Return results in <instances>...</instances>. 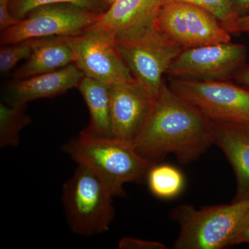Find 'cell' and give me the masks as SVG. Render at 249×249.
Instances as JSON below:
<instances>
[{
    "mask_svg": "<svg viewBox=\"0 0 249 249\" xmlns=\"http://www.w3.org/2000/svg\"><path fill=\"white\" fill-rule=\"evenodd\" d=\"M19 20L10 11L9 0H0V31H4L13 27Z\"/></svg>",
    "mask_w": 249,
    "mask_h": 249,
    "instance_id": "603a6c76",
    "label": "cell"
},
{
    "mask_svg": "<svg viewBox=\"0 0 249 249\" xmlns=\"http://www.w3.org/2000/svg\"><path fill=\"white\" fill-rule=\"evenodd\" d=\"M153 24L159 32L182 49L231 42V34L213 15L181 0H161Z\"/></svg>",
    "mask_w": 249,
    "mask_h": 249,
    "instance_id": "8992f818",
    "label": "cell"
},
{
    "mask_svg": "<svg viewBox=\"0 0 249 249\" xmlns=\"http://www.w3.org/2000/svg\"><path fill=\"white\" fill-rule=\"evenodd\" d=\"M33 51L32 40L17 43L1 45L0 48V72L7 74L18 66L20 62L27 60Z\"/></svg>",
    "mask_w": 249,
    "mask_h": 249,
    "instance_id": "44dd1931",
    "label": "cell"
},
{
    "mask_svg": "<svg viewBox=\"0 0 249 249\" xmlns=\"http://www.w3.org/2000/svg\"></svg>",
    "mask_w": 249,
    "mask_h": 249,
    "instance_id": "f1b7e54d",
    "label": "cell"
},
{
    "mask_svg": "<svg viewBox=\"0 0 249 249\" xmlns=\"http://www.w3.org/2000/svg\"><path fill=\"white\" fill-rule=\"evenodd\" d=\"M52 4H70L102 14L109 6L105 0H9L10 11L18 19H22L33 10Z\"/></svg>",
    "mask_w": 249,
    "mask_h": 249,
    "instance_id": "d6986e66",
    "label": "cell"
},
{
    "mask_svg": "<svg viewBox=\"0 0 249 249\" xmlns=\"http://www.w3.org/2000/svg\"><path fill=\"white\" fill-rule=\"evenodd\" d=\"M120 249H165L163 244L156 241L141 240L135 237H125L119 241Z\"/></svg>",
    "mask_w": 249,
    "mask_h": 249,
    "instance_id": "7402d4cb",
    "label": "cell"
},
{
    "mask_svg": "<svg viewBox=\"0 0 249 249\" xmlns=\"http://www.w3.org/2000/svg\"><path fill=\"white\" fill-rule=\"evenodd\" d=\"M234 77L237 81L242 84L246 85L249 88V67L241 69L234 75Z\"/></svg>",
    "mask_w": 249,
    "mask_h": 249,
    "instance_id": "484cf974",
    "label": "cell"
},
{
    "mask_svg": "<svg viewBox=\"0 0 249 249\" xmlns=\"http://www.w3.org/2000/svg\"><path fill=\"white\" fill-rule=\"evenodd\" d=\"M169 86L214 123L249 124V89L224 80L180 78Z\"/></svg>",
    "mask_w": 249,
    "mask_h": 249,
    "instance_id": "52a82bcc",
    "label": "cell"
},
{
    "mask_svg": "<svg viewBox=\"0 0 249 249\" xmlns=\"http://www.w3.org/2000/svg\"><path fill=\"white\" fill-rule=\"evenodd\" d=\"M247 53L245 46L231 42L183 49L166 73L173 78L224 80L241 70Z\"/></svg>",
    "mask_w": 249,
    "mask_h": 249,
    "instance_id": "30bf717a",
    "label": "cell"
},
{
    "mask_svg": "<svg viewBox=\"0 0 249 249\" xmlns=\"http://www.w3.org/2000/svg\"><path fill=\"white\" fill-rule=\"evenodd\" d=\"M237 34L247 33L249 34V15L240 16L237 22Z\"/></svg>",
    "mask_w": 249,
    "mask_h": 249,
    "instance_id": "d4e9b609",
    "label": "cell"
},
{
    "mask_svg": "<svg viewBox=\"0 0 249 249\" xmlns=\"http://www.w3.org/2000/svg\"><path fill=\"white\" fill-rule=\"evenodd\" d=\"M147 175L149 188L157 197H174L181 193L184 186L182 173L172 165H152Z\"/></svg>",
    "mask_w": 249,
    "mask_h": 249,
    "instance_id": "e0dca14e",
    "label": "cell"
},
{
    "mask_svg": "<svg viewBox=\"0 0 249 249\" xmlns=\"http://www.w3.org/2000/svg\"><path fill=\"white\" fill-rule=\"evenodd\" d=\"M30 56L13 71V79L19 80L60 70L74 63V55L66 37L34 39Z\"/></svg>",
    "mask_w": 249,
    "mask_h": 249,
    "instance_id": "5bb4252c",
    "label": "cell"
},
{
    "mask_svg": "<svg viewBox=\"0 0 249 249\" xmlns=\"http://www.w3.org/2000/svg\"><path fill=\"white\" fill-rule=\"evenodd\" d=\"M66 39L75 65L85 76L109 86L135 80L118 49L115 36L109 31L92 25Z\"/></svg>",
    "mask_w": 249,
    "mask_h": 249,
    "instance_id": "9c48e42d",
    "label": "cell"
},
{
    "mask_svg": "<svg viewBox=\"0 0 249 249\" xmlns=\"http://www.w3.org/2000/svg\"><path fill=\"white\" fill-rule=\"evenodd\" d=\"M78 89L84 98L89 111L90 123L88 133L101 137H113L111 124L109 85L85 76Z\"/></svg>",
    "mask_w": 249,
    "mask_h": 249,
    "instance_id": "2e32d148",
    "label": "cell"
},
{
    "mask_svg": "<svg viewBox=\"0 0 249 249\" xmlns=\"http://www.w3.org/2000/svg\"><path fill=\"white\" fill-rule=\"evenodd\" d=\"M214 122L163 83L133 145L155 163L168 155L190 163L213 145Z\"/></svg>",
    "mask_w": 249,
    "mask_h": 249,
    "instance_id": "6da1fadb",
    "label": "cell"
},
{
    "mask_svg": "<svg viewBox=\"0 0 249 249\" xmlns=\"http://www.w3.org/2000/svg\"><path fill=\"white\" fill-rule=\"evenodd\" d=\"M207 10L217 18L229 34H237V22L240 16L235 12L232 0H181Z\"/></svg>",
    "mask_w": 249,
    "mask_h": 249,
    "instance_id": "ffe728a7",
    "label": "cell"
},
{
    "mask_svg": "<svg viewBox=\"0 0 249 249\" xmlns=\"http://www.w3.org/2000/svg\"><path fill=\"white\" fill-rule=\"evenodd\" d=\"M115 37L134 79L155 99L164 83L163 74L183 49L159 32L153 20L121 31Z\"/></svg>",
    "mask_w": 249,
    "mask_h": 249,
    "instance_id": "277c9868",
    "label": "cell"
},
{
    "mask_svg": "<svg viewBox=\"0 0 249 249\" xmlns=\"http://www.w3.org/2000/svg\"><path fill=\"white\" fill-rule=\"evenodd\" d=\"M213 145L227 157L233 168L237 190L233 201L249 198V124L214 123Z\"/></svg>",
    "mask_w": 249,
    "mask_h": 249,
    "instance_id": "4fadbf2b",
    "label": "cell"
},
{
    "mask_svg": "<svg viewBox=\"0 0 249 249\" xmlns=\"http://www.w3.org/2000/svg\"><path fill=\"white\" fill-rule=\"evenodd\" d=\"M171 218L180 227L175 249H222L235 246L236 239L249 221V198L231 204L196 209L183 205Z\"/></svg>",
    "mask_w": 249,
    "mask_h": 249,
    "instance_id": "3957f363",
    "label": "cell"
},
{
    "mask_svg": "<svg viewBox=\"0 0 249 249\" xmlns=\"http://www.w3.org/2000/svg\"><path fill=\"white\" fill-rule=\"evenodd\" d=\"M85 76L81 70L72 63L56 71L13 79L5 85L4 103L14 106H26L34 100L58 96L78 88Z\"/></svg>",
    "mask_w": 249,
    "mask_h": 249,
    "instance_id": "7c38bea8",
    "label": "cell"
},
{
    "mask_svg": "<svg viewBox=\"0 0 249 249\" xmlns=\"http://www.w3.org/2000/svg\"><path fill=\"white\" fill-rule=\"evenodd\" d=\"M113 137L133 142L154 99L136 80L109 86Z\"/></svg>",
    "mask_w": 249,
    "mask_h": 249,
    "instance_id": "8fae6325",
    "label": "cell"
},
{
    "mask_svg": "<svg viewBox=\"0 0 249 249\" xmlns=\"http://www.w3.org/2000/svg\"><path fill=\"white\" fill-rule=\"evenodd\" d=\"M235 12L239 16L247 15L249 11V0H232Z\"/></svg>",
    "mask_w": 249,
    "mask_h": 249,
    "instance_id": "cb8c5ba5",
    "label": "cell"
},
{
    "mask_svg": "<svg viewBox=\"0 0 249 249\" xmlns=\"http://www.w3.org/2000/svg\"><path fill=\"white\" fill-rule=\"evenodd\" d=\"M63 149L78 164L84 165L101 178L114 196H125L124 183L142 179L154 165L139 155L133 142L98 137L84 130Z\"/></svg>",
    "mask_w": 249,
    "mask_h": 249,
    "instance_id": "7a4b0ae2",
    "label": "cell"
},
{
    "mask_svg": "<svg viewBox=\"0 0 249 249\" xmlns=\"http://www.w3.org/2000/svg\"><path fill=\"white\" fill-rule=\"evenodd\" d=\"M113 197L101 178L78 164L62 191V203L72 231L83 236L107 231L114 219Z\"/></svg>",
    "mask_w": 249,
    "mask_h": 249,
    "instance_id": "5b68a950",
    "label": "cell"
},
{
    "mask_svg": "<svg viewBox=\"0 0 249 249\" xmlns=\"http://www.w3.org/2000/svg\"><path fill=\"white\" fill-rule=\"evenodd\" d=\"M25 106L0 104V146L16 147L19 143V132L31 124Z\"/></svg>",
    "mask_w": 249,
    "mask_h": 249,
    "instance_id": "ac0fdd59",
    "label": "cell"
},
{
    "mask_svg": "<svg viewBox=\"0 0 249 249\" xmlns=\"http://www.w3.org/2000/svg\"><path fill=\"white\" fill-rule=\"evenodd\" d=\"M106 1V2L107 3L108 6H111V4H113V3L114 2V1H116V0H105Z\"/></svg>",
    "mask_w": 249,
    "mask_h": 249,
    "instance_id": "83f0119b",
    "label": "cell"
},
{
    "mask_svg": "<svg viewBox=\"0 0 249 249\" xmlns=\"http://www.w3.org/2000/svg\"><path fill=\"white\" fill-rule=\"evenodd\" d=\"M243 243L249 244V221L245 227L244 228L243 230L240 232V235L236 239L235 245Z\"/></svg>",
    "mask_w": 249,
    "mask_h": 249,
    "instance_id": "4316f807",
    "label": "cell"
},
{
    "mask_svg": "<svg viewBox=\"0 0 249 249\" xmlns=\"http://www.w3.org/2000/svg\"><path fill=\"white\" fill-rule=\"evenodd\" d=\"M161 0H116L101 14L93 26L116 36L127 30L153 20Z\"/></svg>",
    "mask_w": 249,
    "mask_h": 249,
    "instance_id": "9a60e30c",
    "label": "cell"
},
{
    "mask_svg": "<svg viewBox=\"0 0 249 249\" xmlns=\"http://www.w3.org/2000/svg\"><path fill=\"white\" fill-rule=\"evenodd\" d=\"M101 14L70 4L33 10L17 24L1 31V45L52 37L76 36L93 25Z\"/></svg>",
    "mask_w": 249,
    "mask_h": 249,
    "instance_id": "ba28073f",
    "label": "cell"
}]
</instances>
